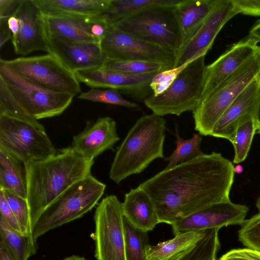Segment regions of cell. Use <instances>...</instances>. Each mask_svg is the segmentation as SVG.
I'll return each instance as SVG.
<instances>
[{
  "label": "cell",
  "mask_w": 260,
  "mask_h": 260,
  "mask_svg": "<svg viewBox=\"0 0 260 260\" xmlns=\"http://www.w3.org/2000/svg\"><path fill=\"white\" fill-rule=\"evenodd\" d=\"M234 166L213 152L164 169L139 185L150 198L160 223L178 220L230 200Z\"/></svg>",
  "instance_id": "6da1fadb"
},
{
  "label": "cell",
  "mask_w": 260,
  "mask_h": 260,
  "mask_svg": "<svg viewBox=\"0 0 260 260\" xmlns=\"http://www.w3.org/2000/svg\"><path fill=\"white\" fill-rule=\"evenodd\" d=\"M94 160L86 159L72 146L58 150L46 159L25 166L32 228L44 210L73 184L91 174Z\"/></svg>",
  "instance_id": "7a4b0ae2"
},
{
  "label": "cell",
  "mask_w": 260,
  "mask_h": 260,
  "mask_svg": "<svg viewBox=\"0 0 260 260\" xmlns=\"http://www.w3.org/2000/svg\"><path fill=\"white\" fill-rule=\"evenodd\" d=\"M74 96L35 84L0 62V113L37 120L52 117L64 112Z\"/></svg>",
  "instance_id": "3957f363"
},
{
  "label": "cell",
  "mask_w": 260,
  "mask_h": 260,
  "mask_svg": "<svg viewBox=\"0 0 260 260\" xmlns=\"http://www.w3.org/2000/svg\"><path fill=\"white\" fill-rule=\"evenodd\" d=\"M166 123L162 116L153 113L136 121L117 148L109 172L112 180L118 184L164 157Z\"/></svg>",
  "instance_id": "277c9868"
},
{
  "label": "cell",
  "mask_w": 260,
  "mask_h": 260,
  "mask_svg": "<svg viewBox=\"0 0 260 260\" xmlns=\"http://www.w3.org/2000/svg\"><path fill=\"white\" fill-rule=\"evenodd\" d=\"M106 187L91 174L73 184L42 212L33 228L34 238L82 217L97 205Z\"/></svg>",
  "instance_id": "5b68a950"
},
{
  "label": "cell",
  "mask_w": 260,
  "mask_h": 260,
  "mask_svg": "<svg viewBox=\"0 0 260 260\" xmlns=\"http://www.w3.org/2000/svg\"><path fill=\"white\" fill-rule=\"evenodd\" d=\"M0 149L26 166L54 155L57 151L38 120L0 113Z\"/></svg>",
  "instance_id": "8992f818"
},
{
  "label": "cell",
  "mask_w": 260,
  "mask_h": 260,
  "mask_svg": "<svg viewBox=\"0 0 260 260\" xmlns=\"http://www.w3.org/2000/svg\"><path fill=\"white\" fill-rule=\"evenodd\" d=\"M205 55L191 61L177 77L164 92L153 94L144 101L153 113L163 116H180L186 111H193L201 103L206 66Z\"/></svg>",
  "instance_id": "52a82bcc"
},
{
  "label": "cell",
  "mask_w": 260,
  "mask_h": 260,
  "mask_svg": "<svg viewBox=\"0 0 260 260\" xmlns=\"http://www.w3.org/2000/svg\"><path fill=\"white\" fill-rule=\"evenodd\" d=\"M175 5L152 7L112 24L136 38L175 51L177 54L179 36Z\"/></svg>",
  "instance_id": "ba28073f"
},
{
  "label": "cell",
  "mask_w": 260,
  "mask_h": 260,
  "mask_svg": "<svg viewBox=\"0 0 260 260\" xmlns=\"http://www.w3.org/2000/svg\"><path fill=\"white\" fill-rule=\"evenodd\" d=\"M260 74L255 55L220 84L192 111L194 129L210 136L222 115L243 90Z\"/></svg>",
  "instance_id": "9c48e42d"
},
{
  "label": "cell",
  "mask_w": 260,
  "mask_h": 260,
  "mask_svg": "<svg viewBox=\"0 0 260 260\" xmlns=\"http://www.w3.org/2000/svg\"><path fill=\"white\" fill-rule=\"evenodd\" d=\"M10 70L47 89L74 96L81 91L74 72L50 53L12 60L0 59Z\"/></svg>",
  "instance_id": "30bf717a"
},
{
  "label": "cell",
  "mask_w": 260,
  "mask_h": 260,
  "mask_svg": "<svg viewBox=\"0 0 260 260\" xmlns=\"http://www.w3.org/2000/svg\"><path fill=\"white\" fill-rule=\"evenodd\" d=\"M122 204L115 195L106 197L96 208L94 256L97 260H126Z\"/></svg>",
  "instance_id": "8fae6325"
},
{
  "label": "cell",
  "mask_w": 260,
  "mask_h": 260,
  "mask_svg": "<svg viewBox=\"0 0 260 260\" xmlns=\"http://www.w3.org/2000/svg\"><path fill=\"white\" fill-rule=\"evenodd\" d=\"M100 44L110 59L158 62L174 68L176 52L136 38L112 24Z\"/></svg>",
  "instance_id": "7c38bea8"
},
{
  "label": "cell",
  "mask_w": 260,
  "mask_h": 260,
  "mask_svg": "<svg viewBox=\"0 0 260 260\" xmlns=\"http://www.w3.org/2000/svg\"><path fill=\"white\" fill-rule=\"evenodd\" d=\"M236 15L232 0H215L212 11L199 29L178 51L174 68L205 55L219 31Z\"/></svg>",
  "instance_id": "4fadbf2b"
},
{
  "label": "cell",
  "mask_w": 260,
  "mask_h": 260,
  "mask_svg": "<svg viewBox=\"0 0 260 260\" xmlns=\"http://www.w3.org/2000/svg\"><path fill=\"white\" fill-rule=\"evenodd\" d=\"M74 73L79 82L92 88L115 89L135 100L144 101L152 94L150 84L158 73L136 75L100 68Z\"/></svg>",
  "instance_id": "5bb4252c"
},
{
  "label": "cell",
  "mask_w": 260,
  "mask_h": 260,
  "mask_svg": "<svg viewBox=\"0 0 260 260\" xmlns=\"http://www.w3.org/2000/svg\"><path fill=\"white\" fill-rule=\"evenodd\" d=\"M249 209L231 200L217 203L180 219L171 225L175 235L190 231L241 224Z\"/></svg>",
  "instance_id": "9a60e30c"
},
{
  "label": "cell",
  "mask_w": 260,
  "mask_h": 260,
  "mask_svg": "<svg viewBox=\"0 0 260 260\" xmlns=\"http://www.w3.org/2000/svg\"><path fill=\"white\" fill-rule=\"evenodd\" d=\"M14 14L19 24L18 32L11 37L15 53L25 55L36 50L48 52L43 16L34 1L23 0Z\"/></svg>",
  "instance_id": "2e32d148"
},
{
  "label": "cell",
  "mask_w": 260,
  "mask_h": 260,
  "mask_svg": "<svg viewBox=\"0 0 260 260\" xmlns=\"http://www.w3.org/2000/svg\"><path fill=\"white\" fill-rule=\"evenodd\" d=\"M257 44L248 36L233 44L213 62L206 66L201 103L224 80L255 56Z\"/></svg>",
  "instance_id": "e0dca14e"
},
{
  "label": "cell",
  "mask_w": 260,
  "mask_h": 260,
  "mask_svg": "<svg viewBox=\"0 0 260 260\" xmlns=\"http://www.w3.org/2000/svg\"><path fill=\"white\" fill-rule=\"evenodd\" d=\"M48 53L75 73L102 68L107 56L100 42H71L47 35Z\"/></svg>",
  "instance_id": "ac0fdd59"
},
{
  "label": "cell",
  "mask_w": 260,
  "mask_h": 260,
  "mask_svg": "<svg viewBox=\"0 0 260 260\" xmlns=\"http://www.w3.org/2000/svg\"><path fill=\"white\" fill-rule=\"evenodd\" d=\"M260 99V74L239 94L222 115L211 136L225 139L231 143L238 125L255 114Z\"/></svg>",
  "instance_id": "d6986e66"
},
{
  "label": "cell",
  "mask_w": 260,
  "mask_h": 260,
  "mask_svg": "<svg viewBox=\"0 0 260 260\" xmlns=\"http://www.w3.org/2000/svg\"><path fill=\"white\" fill-rule=\"evenodd\" d=\"M120 140L116 121L110 117L99 118L73 137L72 147L82 157L90 160L112 149Z\"/></svg>",
  "instance_id": "ffe728a7"
},
{
  "label": "cell",
  "mask_w": 260,
  "mask_h": 260,
  "mask_svg": "<svg viewBox=\"0 0 260 260\" xmlns=\"http://www.w3.org/2000/svg\"><path fill=\"white\" fill-rule=\"evenodd\" d=\"M215 3V0H179L175 5V13L179 36L178 51L199 29L212 11Z\"/></svg>",
  "instance_id": "44dd1931"
},
{
  "label": "cell",
  "mask_w": 260,
  "mask_h": 260,
  "mask_svg": "<svg viewBox=\"0 0 260 260\" xmlns=\"http://www.w3.org/2000/svg\"><path fill=\"white\" fill-rule=\"evenodd\" d=\"M43 16L48 35L71 42H100L90 32L94 16Z\"/></svg>",
  "instance_id": "7402d4cb"
},
{
  "label": "cell",
  "mask_w": 260,
  "mask_h": 260,
  "mask_svg": "<svg viewBox=\"0 0 260 260\" xmlns=\"http://www.w3.org/2000/svg\"><path fill=\"white\" fill-rule=\"evenodd\" d=\"M122 204L124 217L135 228L148 232L160 223L150 198L140 187L125 193Z\"/></svg>",
  "instance_id": "603a6c76"
},
{
  "label": "cell",
  "mask_w": 260,
  "mask_h": 260,
  "mask_svg": "<svg viewBox=\"0 0 260 260\" xmlns=\"http://www.w3.org/2000/svg\"><path fill=\"white\" fill-rule=\"evenodd\" d=\"M44 15L92 17L103 14L111 0H34Z\"/></svg>",
  "instance_id": "cb8c5ba5"
},
{
  "label": "cell",
  "mask_w": 260,
  "mask_h": 260,
  "mask_svg": "<svg viewBox=\"0 0 260 260\" xmlns=\"http://www.w3.org/2000/svg\"><path fill=\"white\" fill-rule=\"evenodd\" d=\"M206 231L182 233L156 245L148 244L145 249L146 260H181L194 248Z\"/></svg>",
  "instance_id": "d4e9b609"
},
{
  "label": "cell",
  "mask_w": 260,
  "mask_h": 260,
  "mask_svg": "<svg viewBox=\"0 0 260 260\" xmlns=\"http://www.w3.org/2000/svg\"><path fill=\"white\" fill-rule=\"evenodd\" d=\"M0 189L10 191L27 200L25 165L17 158L0 149Z\"/></svg>",
  "instance_id": "484cf974"
},
{
  "label": "cell",
  "mask_w": 260,
  "mask_h": 260,
  "mask_svg": "<svg viewBox=\"0 0 260 260\" xmlns=\"http://www.w3.org/2000/svg\"><path fill=\"white\" fill-rule=\"evenodd\" d=\"M1 239L16 260H28L37 250L32 235L25 236L13 229L0 215Z\"/></svg>",
  "instance_id": "4316f807"
},
{
  "label": "cell",
  "mask_w": 260,
  "mask_h": 260,
  "mask_svg": "<svg viewBox=\"0 0 260 260\" xmlns=\"http://www.w3.org/2000/svg\"><path fill=\"white\" fill-rule=\"evenodd\" d=\"M179 0H111L107 10L102 15L112 24L146 9L158 6L175 5Z\"/></svg>",
  "instance_id": "83f0119b"
},
{
  "label": "cell",
  "mask_w": 260,
  "mask_h": 260,
  "mask_svg": "<svg viewBox=\"0 0 260 260\" xmlns=\"http://www.w3.org/2000/svg\"><path fill=\"white\" fill-rule=\"evenodd\" d=\"M175 136L176 147L166 158L169 162L165 169L171 168L204 154L201 150L202 136L200 134H194L190 139L184 140L179 136L178 127L176 126Z\"/></svg>",
  "instance_id": "f1b7e54d"
},
{
  "label": "cell",
  "mask_w": 260,
  "mask_h": 260,
  "mask_svg": "<svg viewBox=\"0 0 260 260\" xmlns=\"http://www.w3.org/2000/svg\"><path fill=\"white\" fill-rule=\"evenodd\" d=\"M256 132L255 114L249 117L238 125L232 142L235 152L234 163L239 164L246 159Z\"/></svg>",
  "instance_id": "f546056e"
},
{
  "label": "cell",
  "mask_w": 260,
  "mask_h": 260,
  "mask_svg": "<svg viewBox=\"0 0 260 260\" xmlns=\"http://www.w3.org/2000/svg\"><path fill=\"white\" fill-rule=\"evenodd\" d=\"M125 250L126 260H146L148 244L147 232L134 226L124 218Z\"/></svg>",
  "instance_id": "4dcf8cb0"
},
{
  "label": "cell",
  "mask_w": 260,
  "mask_h": 260,
  "mask_svg": "<svg viewBox=\"0 0 260 260\" xmlns=\"http://www.w3.org/2000/svg\"><path fill=\"white\" fill-rule=\"evenodd\" d=\"M102 68L136 75L157 73L173 68L171 65L158 62L119 60L108 58H107Z\"/></svg>",
  "instance_id": "1f68e13d"
},
{
  "label": "cell",
  "mask_w": 260,
  "mask_h": 260,
  "mask_svg": "<svg viewBox=\"0 0 260 260\" xmlns=\"http://www.w3.org/2000/svg\"><path fill=\"white\" fill-rule=\"evenodd\" d=\"M219 229H207L203 238L194 248L181 260H216L219 247Z\"/></svg>",
  "instance_id": "d6a6232c"
},
{
  "label": "cell",
  "mask_w": 260,
  "mask_h": 260,
  "mask_svg": "<svg viewBox=\"0 0 260 260\" xmlns=\"http://www.w3.org/2000/svg\"><path fill=\"white\" fill-rule=\"evenodd\" d=\"M5 196L20 226L21 233L25 236L32 235L29 207L26 199L6 190L0 189Z\"/></svg>",
  "instance_id": "836d02e7"
},
{
  "label": "cell",
  "mask_w": 260,
  "mask_h": 260,
  "mask_svg": "<svg viewBox=\"0 0 260 260\" xmlns=\"http://www.w3.org/2000/svg\"><path fill=\"white\" fill-rule=\"evenodd\" d=\"M78 98L94 102L118 105L128 108H140L139 106L136 103L124 99L119 91L115 89L91 88L88 91L81 92Z\"/></svg>",
  "instance_id": "e575fe53"
},
{
  "label": "cell",
  "mask_w": 260,
  "mask_h": 260,
  "mask_svg": "<svg viewBox=\"0 0 260 260\" xmlns=\"http://www.w3.org/2000/svg\"><path fill=\"white\" fill-rule=\"evenodd\" d=\"M239 240L247 248L260 252V212L241 224Z\"/></svg>",
  "instance_id": "d590c367"
},
{
  "label": "cell",
  "mask_w": 260,
  "mask_h": 260,
  "mask_svg": "<svg viewBox=\"0 0 260 260\" xmlns=\"http://www.w3.org/2000/svg\"><path fill=\"white\" fill-rule=\"evenodd\" d=\"M192 61L156 74L150 84L152 94L157 96L167 90L178 75Z\"/></svg>",
  "instance_id": "8d00e7d4"
},
{
  "label": "cell",
  "mask_w": 260,
  "mask_h": 260,
  "mask_svg": "<svg viewBox=\"0 0 260 260\" xmlns=\"http://www.w3.org/2000/svg\"><path fill=\"white\" fill-rule=\"evenodd\" d=\"M237 14L260 16V0H232Z\"/></svg>",
  "instance_id": "74e56055"
},
{
  "label": "cell",
  "mask_w": 260,
  "mask_h": 260,
  "mask_svg": "<svg viewBox=\"0 0 260 260\" xmlns=\"http://www.w3.org/2000/svg\"><path fill=\"white\" fill-rule=\"evenodd\" d=\"M219 260H260V252L247 248L232 249Z\"/></svg>",
  "instance_id": "f35d334b"
},
{
  "label": "cell",
  "mask_w": 260,
  "mask_h": 260,
  "mask_svg": "<svg viewBox=\"0 0 260 260\" xmlns=\"http://www.w3.org/2000/svg\"><path fill=\"white\" fill-rule=\"evenodd\" d=\"M0 212L1 215L12 229L22 234L19 223L1 190H0Z\"/></svg>",
  "instance_id": "ab89813d"
},
{
  "label": "cell",
  "mask_w": 260,
  "mask_h": 260,
  "mask_svg": "<svg viewBox=\"0 0 260 260\" xmlns=\"http://www.w3.org/2000/svg\"><path fill=\"white\" fill-rule=\"evenodd\" d=\"M23 0H0V17H9L18 9Z\"/></svg>",
  "instance_id": "60d3db41"
},
{
  "label": "cell",
  "mask_w": 260,
  "mask_h": 260,
  "mask_svg": "<svg viewBox=\"0 0 260 260\" xmlns=\"http://www.w3.org/2000/svg\"><path fill=\"white\" fill-rule=\"evenodd\" d=\"M9 17H0V47L12 37L11 32L9 28L8 20Z\"/></svg>",
  "instance_id": "b9f144b4"
},
{
  "label": "cell",
  "mask_w": 260,
  "mask_h": 260,
  "mask_svg": "<svg viewBox=\"0 0 260 260\" xmlns=\"http://www.w3.org/2000/svg\"><path fill=\"white\" fill-rule=\"evenodd\" d=\"M0 260H16L2 239L0 241Z\"/></svg>",
  "instance_id": "7bdbcfd3"
},
{
  "label": "cell",
  "mask_w": 260,
  "mask_h": 260,
  "mask_svg": "<svg viewBox=\"0 0 260 260\" xmlns=\"http://www.w3.org/2000/svg\"><path fill=\"white\" fill-rule=\"evenodd\" d=\"M8 24L11 32L12 36H15L18 31L19 24L18 18L14 14L9 17Z\"/></svg>",
  "instance_id": "ee69618b"
},
{
  "label": "cell",
  "mask_w": 260,
  "mask_h": 260,
  "mask_svg": "<svg viewBox=\"0 0 260 260\" xmlns=\"http://www.w3.org/2000/svg\"><path fill=\"white\" fill-rule=\"evenodd\" d=\"M248 36L257 43L260 42V19L258 20L251 28Z\"/></svg>",
  "instance_id": "f6af8a7d"
},
{
  "label": "cell",
  "mask_w": 260,
  "mask_h": 260,
  "mask_svg": "<svg viewBox=\"0 0 260 260\" xmlns=\"http://www.w3.org/2000/svg\"><path fill=\"white\" fill-rule=\"evenodd\" d=\"M255 118L256 125V132L260 135V99L255 111Z\"/></svg>",
  "instance_id": "bcb514c9"
},
{
  "label": "cell",
  "mask_w": 260,
  "mask_h": 260,
  "mask_svg": "<svg viewBox=\"0 0 260 260\" xmlns=\"http://www.w3.org/2000/svg\"><path fill=\"white\" fill-rule=\"evenodd\" d=\"M61 260H87L84 257L77 255H72L67 256Z\"/></svg>",
  "instance_id": "7dc6e473"
},
{
  "label": "cell",
  "mask_w": 260,
  "mask_h": 260,
  "mask_svg": "<svg viewBox=\"0 0 260 260\" xmlns=\"http://www.w3.org/2000/svg\"><path fill=\"white\" fill-rule=\"evenodd\" d=\"M243 168L240 165H237L234 167V172L237 174H240L243 172Z\"/></svg>",
  "instance_id": "c3c4849f"
},
{
  "label": "cell",
  "mask_w": 260,
  "mask_h": 260,
  "mask_svg": "<svg viewBox=\"0 0 260 260\" xmlns=\"http://www.w3.org/2000/svg\"><path fill=\"white\" fill-rule=\"evenodd\" d=\"M255 56L260 63V46H258L257 48Z\"/></svg>",
  "instance_id": "681fc988"
},
{
  "label": "cell",
  "mask_w": 260,
  "mask_h": 260,
  "mask_svg": "<svg viewBox=\"0 0 260 260\" xmlns=\"http://www.w3.org/2000/svg\"><path fill=\"white\" fill-rule=\"evenodd\" d=\"M256 207L258 210V211L260 212V196L258 198L256 203Z\"/></svg>",
  "instance_id": "f907efd6"
}]
</instances>
